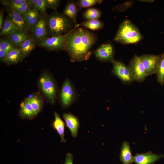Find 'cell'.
<instances>
[{"label":"cell","mask_w":164,"mask_h":164,"mask_svg":"<svg viewBox=\"0 0 164 164\" xmlns=\"http://www.w3.org/2000/svg\"><path fill=\"white\" fill-rule=\"evenodd\" d=\"M120 158L123 164H131L133 162V156L132 155L130 145L127 141H124L122 143Z\"/></svg>","instance_id":"d6986e66"},{"label":"cell","mask_w":164,"mask_h":164,"mask_svg":"<svg viewBox=\"0 0 164 164\" xmlns=\"http://www.w3.org/2000/svg\"><path fill=\"white\" fill-rule=\"evenodd\" d=\"M46 15H42L37 22L30 29V37L37 43L43 39L49 37L46 26Z\"/></svg>","instance_id":"30bf717a"},{"label":"cell","mask_w":164,"mask_h":164,"mask_svg":"<svg viewBox=\"0 0 164 164\" xmlns=\"http://www.w3.org/2000/svg\"><path fill=\"white\" fill-rule=\"evenodd\" d=\"M66 126L69 129L71 136L76 137L80 127V122L78 118L70 113H65L63 114Z\"/></svg>","instance_id":"9a60e30c"},{"label":"cell","mask_w":164,"mask_h":164,"mask_svg":"<svg viewBox=\"0 0 164 164\" xmlns=\"http://www.w3.org/2000/svg\"><path fill=\"white\" fill-rule=\"evenodd\" d=\"M111 63L113 66L111 73L113 74L125 83H129L134 81L128 66L115 60Z\"/></svg>","instance_id":"9c48e42d"},{"label":"cell","mask_w":164,"mask_h":164,"mask_svg":"<svg viewBox=\"0 0 164 164\" xmlns=\"http://www.w3.org/2000/svg\"><path fill=\"white\" fill-rule=\"evenodd\" d=\"M140 57L148 76L156 74L161 54H144Z\"/></svg>","instance_id":"8fae6325"},{"label":"cell","mask_w":164,"mask_h":164,"mask_svg":"<svg viewBox=\"0 0 164 164\" xmlns=\"http://www.w3.org/2000/svg\"><path fill=\"white\" fill-rule=\"evenodd\" d=\"M37 85L38 91L46 102L51 105L55 104L60 90L52 74L47 70L43 71L39 77Z\"/></svg>","instance_id":"7a4b0ae2"},{"label":"cell","mask_w":164,"mask_h":164,"mask_svg":"<svg viewBox=\"0 0 164 164\" xmlns=\"http://www.w3.org/2000/svg\"><path fill=\"white\" fill-rule=\"evenodd\" d=\"M9 51L0 50V60L1 62H2Z\"/></svg>","instance_id":"e575fe53"},{"label":"cell","mask_w":164,"mask_h":164,"mask_svg":"<svg viewBox=\"0 0 164 164\" xmlns=\"http://www.w3.org/2000/svg\"><path fill=\"white\" fill-rule=\"evenodd\" d=\"M102 2L103 0H78L76 2L77 6L80 9L100 4Z\"/></svg>","instance_id":"83f0119b"},{"label":"cell","mask_w":164,"mask_h":164,"mask_svg":"<svg viewBox=\"0 0 164 164\" xmlns=\"http://www.w3.org/2000/svg\"><path fill=\"white\" fill-rule=\"evenodd\" d=\"M156 74L158 82L160 84H164V53L161 54Z\"/></svg>","instance_id":"4316f807"},{"label":"cell","mask_w":164,"mask_h":164,"mask_svg":"<svg viewBox=\"0 0 164 164\" xmlns=\"http://www.w3.org/2000/svg\"><path fill=\"white\" fill-rule=\"evenodd\" d=\"M80 26L88 28L93 31H97L102 29L104 24L98 20H88L79 24Z\"/></svg>","instance_id":"484cf974"},{"label":"cell","mask_w":164,"mask_h":164,"mask_svg":"<svg viewBox=\"0 0 164 164\" xmlns=\"http://www.w3.org/2000/svg\"><path fill=\"white\" fill-rule=\"evenodd\" d=\"M19 29L8 17H5L0 32V36H8L16 29Z\"/></svg>","instance_id":"d4e9b609"},{"label":"cell","mask_w":164,"mask_h":164,"mask_svg":"<svg viewBox=\"0 0 164 164\" xmlns=\"http://www.w3.org/2000/svg\"><path fill=\"white\" fill-rule=\"evenodd\" d=\"M79 94L74 85L68 78L63 82L60 91L58 98L63 109L68 108L78 99Z\"/></svg>","instance_id":"5b68a950"},{"label":"cell","mask_w":164,"mask_h":164,"mask_svg":"<svg viewBox=\"0 0 164 164\" xmlns=\"http://www.w3.org/2000/svg\"><path fill=\"white\" fill-rule=\"evenodd\" d=\"M34 111L38 114L42 111L44 105V98L38 91L27 97Z\"/></svg>","instance_id":"2e32d148"},{"label":"cell","mask_w":164,"mask_h":164,"mask_svg":"<svg viewBox=\"0 0 164 164\" xmlns=\"http://www.w3.org/2000/svg\"><path fill=\"white\" fill-rule=\"evenodd\" d=\"M6 9L8 17L20 30L28 33L29 30L27 28L25 19L23 16L13 8L9 6H4Z\"/></svg>","instance_id":"7c38bea8"},{"label":"cell","mask_w":164,"mask_h":164,"mask_svg":"<svg viewBox=\"0 0 164 164\" xmlns=\"http://www.w3.org/2000/svg\"><path fill=\"white\" fill-rule=\"evenodd\" d=\"M43 15H46V10L48 8L46 0H38L34 6Z\"/></svg>","instance_id":"f546056e"},{"label":"cell","mask_w":164,"mask_h":164,"mask_svg":"<svg viewBox=\"0 0 164 164\" xmlns=\"http://www.w3.org/2000/svg\"><path fill=\"white\" fill-rule=\"evenodd\" d=\"M164 155H158L151 151L145 153H137L133 156V162L135 164H154Z\"/></svg>","instance_id":"4fadbf2b"},{"label":"cell","mask_w":164,"mask_h":164,"mask_svg":"<svg viewBox=\"0 0 164 164\" xmlns=\"http://www.w3.org/2000/svg\"><path fill=\"white\" fill-rule=\"evenodd\" d=\"M94 54L96 58L100 61L112 63L115 60L114 48L113 44L109 42L99 46L94 51Z\"/></svg>","instance_id":"ba28073f"},{"label":"cell","mask_w":164,"mask_h":164,"mask_svg":"<svg viewBox=\"0 0 164 164\" xmlns=\"http://www.w3.org/2000/svg\"><path fill=\"white\" fill-rule=\"evenodd\" d=\"M8 6L13 8L19 13L24 16H26L27 12L30 8L26 3L19 5Z\"/></svg>","instance_id":"1f68e13d"},{"label":"cell","mask_w":164,"mask_h":164,"mask_svg":"<svg viewBox=\"0 0 164 164\" xmlns=\"http://www.w3.org/2000/svg\"><path fill=\"white\" fill-rule=\"evenodd\" d=\"M29 36L25 32L19 29H16L7 36L8 39L16 47H19L21 43Z\"/></svg>","instance_id":"44dd1931"},{"label":"cell","mask_w":164,"mask_h":164,"mask_svg":"<svg viewBox=\"0 0 164 164\" xmlns=\"http://www.w3.org/2000/svg\"><path fill=\"white\" fill-rule=\"evenodd\" d=\"M143 38L138 27L131 21L126 19L119 25L113 40L123 44H136Z\"/></svg>","instance_id":"277c9868"},{"label":"cell","mask_w":164,"mask_h":164,"mask_svg":"<svg viewBox=\"0 0 164 164\" xmlns=\"http://www.w3.org/2000/svg\"><path fill=\"white\" fill-rule=\"evenodd\" d=\"M68 32L64 35L43 39L38 42L37 45L48 51L64 50L65 42Z\"/></svg>","instance_id":"8992f818"},{"label":"cell","mask_w":164,"mask_h":164,"mask_svg":"<svg viewBox=\"0 0 164 164\" xmlns=\"http://www.w3.org/2000/svg\"><path fill=\"white\" fill-rule=\"evenodd\" d=\"M80 9L77 6L75 1L67 2L63 12V14L71 19L76 26L77 18Z\"/></svg>","instance_id":"ac0fdd59"},{"label":"cell","mask_w":164,"mask_h":164,"mask_svg":"<svg viewBox=\"0 0 164 164\" xmlns=\"http://www.w3.org/2000/svg\"><path fill=\"white\" fill-rule=\"evenodd\" d=\"M128 66L134 81L142 82L148 76L140 56L135 55L129 61Z\"/></svg>","instance_id":"52a82bcc"},{"label":"cell","mask_w":164,"mask_h":164,"mask_svg":"<svg viewBox=\"0 0 164 164\" xmlns=\"http://www.w3.org/2000/svg\"><path fill=\"white\" fill-rule=\"evenodd\" d=\"M27 0H2L0 2L4 6L19 5L26 3Z\"/></svg>","instance_id":"4dcf8cb0"},{"label":"cell","mask_w":164,"mask_h":164,"mask_svg":"<svg viewBox=\"0 0 164 164\" xmlns=\"http://www.w3.org/2000/svg\"><path fill=\"white\" fill-rule=\"evenodd\" d=\"M20 105L18 115L21 119L31 121L38 115L33 108L27 97L21 102Z\"/></svg>","instance_id":"5bb4252c"},{"label":"cell","mask_w":164,"mask_h":164,"mask_svg":"<svg viewBox=\"0 0 164 164\" xmlns=\"http://www.w3.org/2000/svg\"><path fill=\"white\" fill-rule=\"evenodd\" d=\"M54 115L55 120L53 122V127L60 137V142L65 143L67 141L64 138L65 124L58 113L54 112Z\"/></svg>","instance_id":"603a6c76"},{"label":"cell","mask_w":164,"mask_h":164,"mask_svg":"<svg viewBox=\"0 0 164 164\" xmlns=\"http://www.w3.org/2000/svg\"><path fill=\"white\" fill-rule=\"evenodd\" d=\"M24 59L19 48L16 47L9 51L2 62L9 66L17 64Z\"/></svg>","instance_id":"e0dca14e"},{"label":"cell","mask_w":164,"mask_h":164,"mask_svg":"<svg viewBox=\"0 0 164 164\" xmlns=\"http://www.w3.org/2000/svg\"><path fill=\"white\" fill-rule=\"evenodd\" d=\"M4 14V10L1 9L0 10V30H1L3 23V16Z\"/></svg>","instance_id":"8d00e7d4"},{"label":"cell","mask_w":164,"mask_h":164,"mask_svg":"<svg viewBox=\"0 0 164 164\" xmlns=\"http://www.w3.org/2000/svg\"><path fill=\"white\" fill-rule=\"evenodd\" d=\"M73 156L70 153H67L64 164H73Z\"/></svg>","instance_id":"836d02e7"},{"label":"cell","mask_w":164,"mask_h":164,"mask_svg":"<svg viewBox=\"0 0 164 164\" xmlns=\"http://www.w3.org/2000/svg\"><path fill=\"white\" fill-rule=\"evenodd\" d=\"M16 46L8 39H0V50L10 51Z\"/></svg>","instance_id":"f1b7e54d"},{"label":"cell","mask_w":164,"mask_h":164,"mask_svg":"<svg viewBox=\"0 0 164 164\" xmlns=\"http://www.w3.org/2000/svg\"><path fill=\"white\" fill-rule=\"evenodd\" d=\"M48 8L53 9V11H57V8L60 5L61 1L60 0H46Z\"/></svg>","instance_id":"d6a6232c"},{"label":"cell","mask_w":164,"mask_h":164,"mask_svg":"<svg viewBox=\"0 0 164 164\" xmlns=\"http://www.w3.org/2000/svg\"><path fill=\"white\" fill-rule=\"evenodd\" d=\"M101 11L98 8H90L82 13L83 19L88 20H98L101 16Z\"/></svg>","instance_id":"cb8c5ba5"},{"label":"cell","mask_w":164,"mask_h":164,"mask_svg":"<svg viewBox=\"0 0 164 164\" xmlns=\"http://www.w3.org/2000/svg\"><path fill=\"white\" fill-rule=\"evenodd\" d=\"M79 26L77 24L69 32L65 42L64 50L67 53L72 62L89 59L97 40L95 34Z\"/></svg>","instance_id":"6da1fadb"},{"label":"cell","mask_w":164,"mask_h":164,"mask_svg":"<svg viewBox=\"0 0 164 164\" xmlns=\"http://www.w3.org/2000/svg\"><path fill=\"white\" fill-rule=\"evenodd\" d=\"M37 44V43L32 40L29 36L21 43L19 48L24 59L29 55Z\"/></svg>","instance_id":"7402d4cb"},{"label":"cell","mask_w":164,"mask_h":164,"mask_svg":"<svg viewBox=\"0 0 164 164\" xmlns=\"http://www.w3.org/2000/svg\"><path fill=\"white\" fill-rule=\"evenodd\" d=\"M73 23L68 17L57 11L46 16L47 31L51 37L59 36L67 32L73 26Z\"/></svg>","instance_id":"3957f363"},{"label":"cell","mask_w":164,"mask_h":164,"mask_svg":"<svg viewBox=\"0 0 164 164\" xmlns=\"http://www.w3.org/2000/svg\"><path fill=\"white\" fill-rule=\"evenodd\" d=\"M38 0H27L26 4L30 8L34 7Z\"/></svg>","instance_id":"d590c367"},{"label":"cell","mask_w":164,"mask_h":164,"mask_svg":"<svg viewBox=\"0 0 164 164\" xmlns=\"http://www.w3.org/2000/svg\"><path fill=\"white\" fill-rule=\"evenodd\" d=\"M42 15L35 7L30 8L25 16L27 26L29 30L37 22Z\"/></svg>","instance_id":"ffe728a7"}]
</instances>
